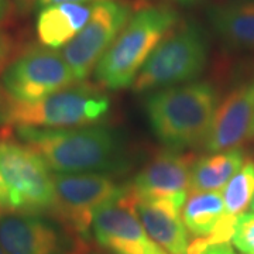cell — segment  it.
Instances as JSON below:
<instances>
[{"label":"cell","instance_id":"obj_25","mask_svg":"<svg viewBox=\"0 0 254 254\" xmlns=\"http://www.w3.org/2000/svg\"><path fill=\"white\" fill-rule=\"evenodd\" d=\"M71 254H91V247H89V242H83V240H78L76 245L72 249Z\"/></svg>","mask_w":254,"mask_h":254},{"label":"cell","instance_id":"obj_17","mask_svg":"<svg viewBox=\"0 0 254 254\" xmlns=\"http://www.w3.org/2000/svg\"><path fill=\"white\" fill-rule=\"evenodd\" d=\"M245 163V153L240 148L213 154L195 160L190 171V193L219 192L240 170Z\"/></svg>","mask_w":254,"mask_h":254},{"label":"cell","instance_id":"obj_28","mask_svg":"<svg viewBox=\"0 0 254 254\" xmlns=\"http://www.w3.org/2000/svg\"><path fill=\"white\" fill-rule=\"evenodd\" d=\"M0 254H6L4 253V250H3V247H1V245H0Z\"/></svg>","mask_w":254,"mask_h":254},{"label":"cell","instance_id":"obj_14","mask_svg":"<svg viewBox=\"0 0 254 254\" xmlns=\"http://www.w3.org/2000/svg\"><path fill=\"white\" fill-rule=\"evenodd\" d=\"M127 199L148 236L168 254H188L190 233L184 225L181 206L164 198L137 196L127 188Z\"/></svg>","mask_w":254,"mask_h":254},{"label":"cell","instance_id":"obj_9","mask_svg":"<svg viewBox=\"0 0 254 254\" xmlns=\"http://www.w3.org/2000/svg\"><path fill=\"white\" fill-rule=\"evenodd\" d=\"M134 10L136 4L122 0L98 1L92 6L88 23L61 53L78 82L95 71L100 58L109 50Z\"/></svg>","mask_w":254,"mask_h":254},{"label":"cell","instance_id":"obj_19","mask_svg":"<svg viewBox=\"0 0 254 254\" xmlns=\"http://www.w3.org/2000/svg\"><path fill=\"white\" fill-rule=\"evenodd\" d=\"M254 199V161L245 160L233 178L227 182L223 202L227 216L237 219L243 215Z\"/></svg>","mask_w":254,"mask_h":254},{"label":"cell","instance_id":"obj_18","mask_svg":"<svg viewBox=\"0 0 254 254\" xmlns=\"http://www.w3.org/2000/svg\"><path fill=\"white\" fill-rule=\"evenodd\" d=\"M181 216L193 240L200 239L208 245L209 239L215 235L223 219L226 218L223 195L220 192L190 193L182 206Z\"/></svg>","mask_w":254,"mask_h":254},{"label":"cell","instance_id":"obj_13","mask_svg":"<svg viewBox=\"0 0 254 254\" xmlns=\"http://www.w3.org/2000/svg\"><path fill=\"white\" fill-rule=\"evenodd\" d=\"M254 136V79L237 85L218 103L205 141L210 153L239 148Z\"/></svg>","mask_w":254,"mask_h":254},{"label":"cell","instance_id":"obj_8","mask_svg":"<svg viewBox=\"0 0 254 254\" xmlns=\"http://www.w3.org/2000/svg\"><path fill=\"white\" fill-rule=\"evenodd\" d=\"M76 82L63 55L41 44L24 47L1 76L3 88L21 102L44 99Z\"/></svg>","mask_w":254,"mask_h":254},{"label":"cell","instance_id":"obj_4","mask_svg":"<svg viewBox=\"0 0 254 254\" xmlns=\"http://www.w3.org/2000/svg\"><path fill=\"white\" fill-rule=\"evenodd\" d=\"M54 175L30 147L0 140V213H50Z\"/></svg>","mask_w":254,"mask_h":254},{"label":"cell","instance_id":"obj_1","mask_svg":"<svg viewBox=\"0 0 254 254\" xmlns=\"http://www.w3.org/2000/svg\"><path fill=\"white\" fill-rule=\"evenodd\" d=\"M16 134L57 174H109L126 165L122 137L109 127H17Z\"/></svg>","mask_w":254,"mask_h":254},{"label":"cell","instance_id":"obj_27","mask_svg":"<svg viewBox=\"0 0 254 254\" xmlns=\"http://www.w3.org/2000/svg\"><path fill=\"white\" fill-rule=\"evenodd\" d=\"M7 6H9V0H0V18L4 16Z\"/></svg>","mask_w":254,"mask_h":254},{"label":"cell","instance_id":"obj_2","mask_svg":"<svg viewBox=\"0 0 254 254\" xmlns=\"http://www.w3.org/2000/svg\"><path fill=\"white\" fill-rule=\"evenodd\" d=\"M216 108L218 93L208 82L158 89L145 99V113L155 137L173 150L205 143Z\"/></svg>","mask_w":254,"mask_h":254},{"label":"cell","instance_id":"obj_7","mask_svg":"<svg viewBox=\"0 0 254 254\" xmlns=\"http://www.w3.org/2000/svg\"><path fill=\"white\" fill-rule=\"evenodd\" d=\"M54 202L50 215L73 240L89 242L95 215L112 202L122 199L127 185L109 174H53Z\"/></svg>","mask_w":254,"mask_h":254},{"label":"cell","instance_id":"obj_11","mask_svg":"<svg viewBox=\"0 0 254 254\" xmlns=\"http://www.w3.org/2000/svg\"><path fill=\"white\" fill-rule=\"evenodd\" d=\"M92 230L95 240L110 254H168L145 232L127 199V192L122 199L100 209Z\"/></svg>","mask_w":254,"mask_h":254},{"label":"cell","instance_id":"obj_16","mask_svg":"<svg viewBox=\"0 0 254 254\" xmlns=\"http://www.w3.org/2000/svg\"><path fill=\"white\" fill-rule=\"evenodd\" d=\"M92 6L66 3L40 10L36 31L40 44L57 50L65 47L76 36L91 17Z\"/></svg>","mask_w":254,"mask_h":254},{"label":"cell","instance_id":"obj_30","mask_svg":"<svg viewBox=\"0 0 254 254\" xmlns=\"http://www.w3.org/2000/svg\"><path fill=\"white\" fill-rule=\"evenodd\" d=\"M252 209L254 210V199H253V202H252Z\"/></svg>","mask_w":254,"mask_h":254},{"label":"cell","instance_id":"obj_3","mask_svg":"<svg viewBox=\"0 0 254 254\" xmlns=\"http://www.w3.org/2000/svg\"><path fill=\"white\" fill-rule=\"evenodd\" d=\"M180 24V14L167 4L136 7L95 68L99 86L119 91L130 86L157 46Z\"/></svg>","mask_w":254,"mask_h":254},{"label":"cell","instance_id":"obj_23","mask_svg":"<svg viewBox=\"0 0 254 254\" xmlns=\"http://www.w3.org/2000/svg\"><path fill=\"white\" fill-rule=\"evenodd\" d=\"M91 0H36V10H43L50 6H58V4H66V3H82L88 4Z\"/></svg>","mask_w":254,"mask_h":254},{"label":"cell","instance_id":"obj_21","mask_svg":"<svg viewBox=\"0 0 254 254\" xmlns=\"http://www.w3.org/2000/svg\"><path fill=\"white\" fill-rule=\"evenodd\" d=\"M24 47L26 46H21V41L16 33L7 27H0V76H3Z\"/></svg>","mask_w":254,"mask_h":254},{"label":"cell","instance_id":"obj_24","mask_svg":"<svg viewBox=\"0 0 254 254\" xmlns=\"http://www.w3.org/2000/svg\"><path fill=\"white\" fill-rule=\"evenodd\" d=\"M199 254H236L232 246L229 243H219V245H210Z\"/></svg>","mask_w":254,"mask_h":254},{"label":"cell","instance_id":"obj_29","mask_svg":"<svg viewBox=\"0 0 254 254\" xmlns=\"http://www.w3.org/2000/svg\"><path fill=\"white\" fill-rule=\"evenodd\" d=\"M98 1H116V0H98Z\"/></svg>","mask_w":254,"mask_h":254},{"label":"cell","instance_id":"obj_20","mask_svg":"<svg viewBox=\"0 0 254 254\" xmlns=\"http://www.w3.org/2000/svg\"><path fill=\"white\" fill-rule=\"evenodd\" d=\"M232 243L243 254H254V213H243L237 218Z\"/></svg>","mask_w":254,"mask_h":254},{"label":"cell","instance_id":"obj_12","mask_svg":"<svg viewBox=\"0 0 254 254\" xmlns=\"http://www.w3.org/2000/svg\"><path fill=\"white\" fill-rule=\"evenodd\" d=\"M195 157L178 150H165L151 157L136 174L128 190L137 196L164 198L184 206L190 187Z\"/></svg>","mask_w":254,"mask_h":254},{"label":"cell","instance_id":"obj_6","mask_svg":"<svg viewBox=\"0 0 254 254\" xmlns=\"http://www.w3.org/2000/svg\"><path fill=\"white\" fill-rule=\"evenodd\" d=\"M110 112L109 96L89 83L72 85L37 102L11 98L7 127L73 128L95 126Z\"/></svg>","mask_w":254,"mask_h":254},{"label":"cell","instance_id":"obj_22","mask_svg":"<svg viewBox=\"0 0 254 254\" xmlns=\"http://www.w3.org/2000/svg\"><path fill=\"white\" fill-rule=\"evenodd\" d=\"M10 100L11 96L9 95V92L6 91L0 82V131L9 128L7 127V110H9Z\"/></svg>","mask_w":254,"mask_h":254},{"label":"cell","instance_id":"obj_10","mask_svg":"<svg viewBox=\"0 0 254 254\" xmlns=\"http://www.w3.org/2000/svg\"><path fill=\"white\" fill-rule=\"evenodd\" d=\"M76 242L43 215L0 213V245L6 254H71Z\"/></svg>","mask_w":254,"mask_h":254},{"label":"cell","instance_id":"obj_15","mask_svg":"<svg viewBox=\"0 0 254 254\" xmlns=\"http://www.w3.org/2000/svg\"><path fill=\"white\" fill-rule=\"evenodd\" d=\"M208 20L227 47L254 53V0L213 4L208 10Z\"/></svg>","mask_w":254,"mask_h":254},{"label":"cell","instance_id":"obj_26","mask_svg":"<svg viewBox=\"0 0 254 254\" xmlns=\"http://www.w3.org/2000/svg\"><path fill=\"white\" fill-rule=\"evenodd\" d=\"M175 4H180V6H193V4H198L202 0H170Z\"/></svg>","mask_w":254,"mask_h":254},{"label":"cell","instance_id":"obj_5","mask_svg":"<svg viewBox=\"0 0 254 254\" xmlns=\"http://www.w3.org/2000/svg\"><path fill=\"white\" fill-rule=\"evenodd\" d=\"M209 40L195 21L178 24L157 46L131 83L133 91L143 93L198 78L208 64Z\"/></svg>","mask_w":254,"mask_h":254}]
</instances>
